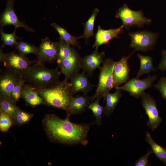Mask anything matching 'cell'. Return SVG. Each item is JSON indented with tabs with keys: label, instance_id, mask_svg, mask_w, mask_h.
<instances>
[{
	"label": "cell",
	"instance_id": "83f0119b",
	"mask_svg": "<svg viewBox=\"0 0 166 166\" xmlns=\"http://www.w3.org/2000/svg\"><path fill=\"white\" fill-rule=\"evenodd\" d=\"M101 97L100 96L97 97L94 101L91 102L87 107V109L92 111L96 118L94 123L98 125H100L101 124L102 115L104 111L103 107L101 106L99 103V101Z\"/></svg>",
	"mask_w": 166,
	"mask_h": 166
},
{
	"label": "cell",
	"instance_id": "7402d4cb",
	"mask_svg": "<svg viewBox=\"0 0 166 166\" xmlns=\"http://www.w3.org/2000/svg\"><path fill=\"white\" fill-rule=\"evenodd\" d=\"M16 103L11 98L0 95V111L8 115L11 117L12 122L18 108Z\"/></svg>",
	"mask_w": 166,
	"mask_h": 166
},
{
	"label": "cell",
	"instance_id": "d6a6232c",
	"mask_svg": "<svg viewBox=\"0 0 166 166\" xmlns=\"http://www.w3.org/2000/svg\"><path fill=\"white\" fill-rule=\"evenodd\" d=\"M154 87L160 91L162 98L166 100V77H161Z\"/></svg>",
	"mask_w": 166,
	"mask_h": 166
},
{
	"label": "cell",
	"instance_id": "9a60e30c",
	"mask_svg": "<svg viewBox=\"0 0 166 166\" xmlns=\"http://www.w3.org/2000/svg\"><path fill=\"white\" fill-rule=\"evenodd\" d=\"M92 96H88L87 94L77 95L73 96L65 110L66 116L81 114L85 111L89 105L92 102Z\"/></svg>",
	"mask_w": 166,
	"mask_h": 166
},
{
	"label": "cell",
	"instance_id": "f546056e",
	"mask_svg": "<svg viewBox=\"0 0 166 166\" xmlns=\"http://www.w3.org/2000/svg\"><path fill=\"white\" fill-rule=\"evenodd\" d=\"M34 116L33 114L18 107L14 115L13 123L19 125H24L28 123Z\"/></svg>",
	"mask_w": 166,
	"mask_h": 166
},
{
	"label": "cell",
	"instance_id": "d4e9b609",
	"mask_svg": "<svg viewBox=\"0 0 166 166\" xmlns=\"http://www.w3.org/2000/svg\"><path fill=\"white\" fill-rule=\"evenodd\" d=\"M59 50L58 58L57 60L59 64L62 60L67 58L77 52L70 45L67 43L60 38L59 41Z\"/></svg>",
	"mask_w": 166,
	"mask_h": 166
},
{
	"label": "cell",
	"instance_id": "2e32d148",
	"mask_svg": "<svg viewBox=\"0 0 166 166\" xmlns=\"http://www.w3.org/2000/svg\"><path fill=\"white\" fill-rule=\"evenodd\" d=\"M21 77L6 69L0 76V95L11 98L12 91Z\"/></svg>",
	"mask_w": 166,
	"mask_h": 166
},
{
	"label": "cell",
	"instance_id": "7a4b0ae2",
	"mask_svg": "<svg viewBox=\"0 0 166 166\" xmlns=\"http://www.w3.org/2000/svg\"><path fill=\"white\" fill-rule=\"evenodd\" d=\"M36 89L43 99L44 105L65 110L73 96L70 89V83L64 80L59 81L50 87Z\"/></svg>",
	"mask_w": 166,
	"mask_h": 166
},
{
	"label": "cell",
	"instance_id": "836d02e7",
	"mask_svg": "<svg viewBox=\"0 0 166 166\" xmlns=\"http://www.w3.org/2000/svg\"><path fill=\"white\" fill-rule=\"evenodd\" d=\"M152 152L151 150L145 155L140 158L136 162L135 166H149L148 164V159L150 155Z\"/></svg>",
	"mask_w": 166,
	"mask_h": 166
},
{
	"label": "cell",
	"instance_id": "e575fe53",
	"mask_svg": "<svg viewBox=\"0 0 166 166\" xmlns=\"http://www.w3.org/2000/svg\"><path fill=\"white\" fill-rule=\"evenodd\" d=\"M162 58L158 65V69L162 71H166V50H163L161 51Z\"/></svg>",
	"mask_w": 166,
	"mask_h": 166
},
{
	"label": "cell",
	"instance_id": "4dcf8cb0",
	"mask_svg": "<svg viewBox=\"0 0 166 166\" xmlns=\"http://www.w3.org/2000/svg\"><path fill=\"white\" fill-rule=\"evenodd\" d=\"M25 82L23 77H21L12 91L11 98L16 102L21 98L22 91Z\"/></svg>",
	"mask_w": 166,
	"mask_h": 166
},
{
	"label": "cell",
	"instance_id": "e0dca14e",
	"mask_svg": "<svg viewBox=\"0 0 166 166\" xmlns=\"http://www.w3.org/2000/svg\"><path fill=\"white\" fill-rule=\"evenodd\" d=\"M88 76L84 71L75 73L70 78V89L74 95L79 92L87 94L94 86L89 81Z\"/></svg>",
	"mask_w": 166,
	"mask_h": 166
},
{
	"label": "cell",
	"instance_id": "44dd1931",
	"mask_svg": "<svg viewBox=\"0 0 166 166\" xmlns=\"http://www.w3.org/2000/svg\"><path fill=\"white\" fill-rule=\"evenodd\" d=\"M137 56L140 59V66L139 69L137 73L136 78L139 79L142 75L148 74V75L151 72L155 71L158 68H155L153 64V60L152 57L144 56L138 53Z\"/></svg>",
	"mask_w": 166,
	"mask_h": 166
},
{
	"label": "cell",
	"instance_id": "cb8c5ba5",
	"mask_svg": "<svg viewBox=\"0 0 166 166\" xmlns=\"http://www.w3.org/2000/svg\"><path fill=\"white\" fill-rule=\"evenodd\" d=\"M51 25L58 32L60 38L66 43L73 47L79 46L77 40L80 38V37H76L71 35L66 29L56 23H53Z\"/></svg>",
	"mask_w": 166,
	"mask_h": 166
},
{
	"label": "cell",
	"instance_id": "8fae6325",
	"mask_svg": "<svg viewBox=\"0 0 166 166\" xmlns=\"http://www.w3.org/2000/svg\"><path fill=\"white\" fill-rule=\"evenodd\" d=\"M6 1L5 8L0 16V29H3L5 26L11 25L17 29L21 27L28 32H34V30L28 26L24 22L19 20L14 9L15 0Z\"/></svg>",
	"mask_w": 166,
	"mask_h": 166
},
{
	"label": "cell",
	"instance_id": "8992f818",
	"mask_svg": "<svg viewBox=\"0 0 166 166\" xmlns=\"http://www.w3.org/2000/svg\"><path fill=\"white\" fill-rule=\"evenodd\" d=\"M131 42L130 47L134 51L145 52L152 49L156 43L157 34L147 31L129 33Z\"/></svg>",
	"mask_w": 166,
	"mask_h": 166
},
{
	"label": "cell",
	"instance_id": "d6986e66",
	"mask_svg": "<svg viewBox=\"0 0 166 166\" xmlns=\"http://www.w3.org/2000/svg\"><path fill=\"white\" fill-rule=\"evenodd\" d=\"M124 26L122 25L117 29L105 30L102 29L100 26H98L95 36V41L93 47L98 48L102 45L106 44L114 38L116 37L122 30Z\"/></svg>",
	"mask_w": 166,
	"mask_h": 166
},
{
	"label": "cell",
	"instance_id": "ffe728a7",
	"mask_svg": "<svg viewBox=\"0 0 166 166\" xmlns=\"http://www.w3.org/2000/svg\"><path fill=\"white\" fill-rule=\"evenodd\" d=\"M115 89L116 90L114 93H111L109 92L105 97L106 104L105 106L103 107V113L107 117L110 116L113 113L122 96L121 90L117 88Z\"/></svg>",
	"mask_w": 166,
	"mask_h": 166
},
{
	"label": "cell",
	"instance_id": "5bb4252c",
	"mask_svg": "<svg viewBox=\"0 0 166 166\" xmlns=\"http://www.w3.org/2000/svg\"><path fill=\"white\" fill-rule=\"evenodd\" d=\"M98 48H95V49L91 54L81 58L82 71L89 77L92 76L93 71L96 69L100 68L101 65L103 63L105 56V53L103 51L98 52Z\"/></svg>",
	"mask_w": 166,
	"mask_h": 166
},
{
	"label": "cell",
	"instance_id": "4316f807",
	"mask_svg": "<svg viewBox=\"0 0 166 166\" xmlns=\"http://www.w3.org/2000/svg\"><path fill=\"white\" fill-rule=\"evenodd\" d=\"M14 47L16 50L20 54L26 56L33 53L36 56L37 55L38 47L21 39L18 42Z\"/></svg>",
	"mask_w": 166,
	"mask_h": 166
},
{
	"label": "cell",
	"instance_id": "603a6c76",
	"mask_svg": "<svg viewBox=\"0 0 166 166\" xmlns=\"http://www.w3.org/2000/svg\"><path fill=\"white\" fill-rule=\"evenodd\" d=\"M145 140L150 145L152 152L166 166V149L156 143L152 139L149 132L146 133Z\"/></svg>",
	"mask_w": 166,
	"mask_h": 166
},
{
	"label": "cell",
	"instance_id": "ba28073f",
	"mask_svg": "<svg viewBox=\"0 0 166 166\" xmlns=\"http://www.w3.org/2000/svg\"><path fill=\"white\" fill-rule=\"evenodd\" d=\"M115 17L121 19L124 27L133 25L141 26L151 23V20L144 16L141 10L135 11L131 10L126 4L120 8Z\"/></svg>",
	"mask_w": 166,
	"mask_h": 166
},
{
	"label": "cell",
	"instance_id": "7c38bea8",
	"mask_svg": "<svg viewBox=\"0 0 166 166\" xmlns=\"http://www.w3.org/2000/svg\"><path fill=\"white\" fill-rule=\"evenodd\" d=\"M135 51L127 57L123 56L120 60L116 62L113 71V88L127 82L130 71L128 60Z\"/></svg>",
	"mask_w": 166,
	"mask_h": 166
},
{
	"label": "cell",
	"instance_id": "ac0fdd59",
	"mask_svg": "<svg viewBox=\"0 0 166 166\" xmlns=\"http://www.w3.org/2000/svg\"><path fill=\"white\" fill-rule=\"evenodd\" d=\"M21 98L28 105L33 107L44 105V101L38 94L36 88L28 83L25 84L24 86Z\"/></svg>",
	"mask_w": 166,
	"mask_h": 166
},
{
	"label": "cell",
	"instance_id": "30bf717a",
	"mask_svg": "<svg viewBox=\"0 0 166 166\" xmlns=\"http://www.w3.org/2000/svg\"><path fill=\"white\" fill-rule=\"evenodd\" d=\"M141 103L148 119L147 124L152 131L155 130L162 121L159 115L154 98L148 93L144 92L141 96Z\"/></svg>",
	"mask_w": 166,
	"mask_h": 166
},
{
	"label": "cell",
	"instance_id": "277c9868",
	"mask_svg": "<svg viewBox=\"0 0 166 166\" xmlns=\"http://www.w3.org/2000/svg\"><path fill=\"white\" fill-rule=\"evenodd\" d=\"M0 61L3 63L6 68L23 77L26 73L33 63L36 61H30L26 56L12 51L4 53L2 48L0 49Z\"/></svg>",
	"mask_w": 166,
	"mask_h": 166
},
{
	"label": "cell",
	"instance_id": "6da1fadb",
	"mask_svg": "<svg viewBox=\"0 0 166 166\" xmlns=\"http://www.w3.org/2000/svg\"><path fill=\"white\" fill-rule=\"evenodd\" d=\"M69 117L62 119L54 114H46L42 124L47 137L52 142L66 145H86L90 126L93 123L75 124Z\"/></svg>",
	"mask_w": 166,
	"mask_h": 166
},
{
	"label": "cell",
	"instance_id": "3957f363",
	"mask_svg": "<svg viewBox=\"0 0 166 166\" xmlns=\"http://www.w3.org/2000/svg\"><path fill=\"white\" fill-rule=\"evenodd\" d=\"M58 68L49 69L44 64L38 62L30 67L23 77L27 82L37 89H45L51 87L59 81L61 73Z\"/></svg>",
	"mask_w": 166,
	"mask_h": 166
},
{
	"label": "cell",
	"instance_id": "4fadbf2b",
	"mask_svg": "<svg viewBox=\"0 0 166 166\" xmlns=\"http://www.w3.org/2000/svg\"><path fill=\"white\" fill-rule=\"evenodd\" d=\"M81 59L77 53L63 59L58 64L57 68L61 69V73L65 76L64 80L68 81L75 73L79 72L81 69Z\"/></svg>",
	"mask_w": 166,
	"mask_h": 166
},
{
	"label": "cell",
	"instance_id": "484cf974",
	"mask_svg": "<svg viewBox=\"0 0 166 166\" xmlns=\"http://www.w3.org/2000/svg\"><path fill=\"white\" fill-rule=\"evenodd\" d=\"M99 12L97 8L95 9L87 21L84 24V30L83 34L80 38H84L87 40L90 37L93 36L94 33V26L96 17Z\"/></svg>",
	"mask_w": 166,
	"mask_h": 166
},
{
	"label": "cell",
	"instance_id": "52a82bcc",
	"mask_svg": "<svg viewBox=\"0 0 166 166\" xmlns=\"http://www.w3.org/2000/svg\"><path fill=\"white\" fill-rule=\"evenodd\" d=\"M59 50V42H52L47 36L42 38L38 47L36 62L44 64L45 62L51 63L57 61Z\"/></svg>",
	"mask_w": 166,
	"mask_h": 166
},
{
	"label": "cell",
	"instance_id": "1f68e13d",
	"mask_svg": "<svg viewBox=\"0 0 166 166\" xmlns=\"http://www.w3.org/2000/svg\"><path fill=\"white\" fill-rule=\"evenodd\" d=\"M10 117L6 113L0 111V130L2 132L7 131L12 124Z\"/></svg>",
	"mask_w": 166,
	"mask_h": 166
},
{
	"label": "cell",
	"instance_id": "9c48e42d",
	"mask_svg": "<svg viewBox=\"0 0 166 166\" xmlns=\"http://www.w3.org/2000/svg\"><path fill=\"white\" fill-rule=\"evenodd\" d=\"M157 77L158 76L156 75H148L146 78L142 79L133 78L124 85L116 88L126 91L131 96L138 98L141 97L144 90L152 87L154 82Z\"/></svg>",
	"mask_w": 166,
	"mask_h": 166
},
{
	"label": "cell",
	"instance_id": "f1b7e54d",
	"mask_svg": "<svg viewBox=\"0 0 166 166\" xmlns=\"http://www.w3.org/2000/svg\"><path fill=\"white\" fill-rule=\"evenodd\" d=\"M17 28H15L14 32L12 33L7 34L4 32L3 29H0V34L1 40L3 43L1 48H3L6 46L10 47H14L17 44V40L19 37L16 35Z\"/></svg>",
	"mask_w": 166,
	"mask_h": 166
},
{
	"label": "cell",
	"instance_id": "5b68a950",
	"mask_svg": "<svg viewBox=\"0 0 166 166\" xmlns=\"http://www.w3.org/2000/svg\"><path fill=\"white\" fill-rule=\"evenodd\" d=\"M116 62L113 59L106 58L99 69V82L95 94L93 96L92 102L98 97H103L104 100L107 94L113 88V69Z\"/></svg>",
	"mask_w": 166,
	"mask_h": 166
}]
</instances>
